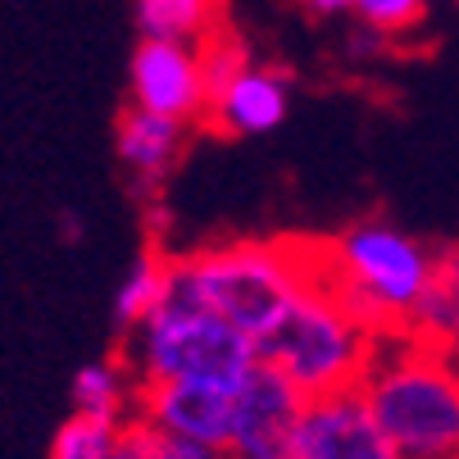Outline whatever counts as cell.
<instances>
[{"label":"cell","instance_id":"ba28073f","mask_svg":"<svg viewBox=\"0 0 459 459\" xmlns=\"http://www.w3.org/2000/svg\"><path fill=\"white\" fill-rule=\"evenodd\" d=\"M291 459H401L359 386L309 396Z\"/></svg>","mask_w":459,"mask_h":459},{"label":"cell","instance_id":"2e32d148","mask_svg":"<svg viewBox=\"0 0 459 459\" xmlns=\"http://www.w3.org/2000/svg\"><path fill=\"white\" fill-rule=\"evenodd\" d=\"M114 459H228V450L191 441V437H178V432H169V428H160V423L137 414V419L123 423Z\"/></svg>","mask_w":459,"mask_h":459},{"label":"cell","instance_id":"e0dca14e","mask_svg":"<svg viewBox=\"0 0 459 459\" xmlns=\"http://www.w3.org/2000/svg\"><path fill=\"white\" fill-rule=\"evenodd\" d=\"M118 432H123V423L74 410L69 419L59 423V432H55L46 459H114V450H118Z\"/></svg>","mask_w":459,"mask_h":459},{"label":"cell","instance_id":"6da1fadb","mask_svg":"<svg viewBox=\"0 0 459 459\" xmlns=\"http://www.w3.org/2000/svg\"><path fill=\"white\" fill-rule=\"evenodd\" d=\"M359 391L401 459H459V359L419 333L377 337Z\"/></svg>","mask_w":459,"mask_h":459},{"label":"cell","instance_id":"7a4b0ae2","mask_svg":"<svg viewBox=\"0 0 459 459\" xmlns=\"http://www.w3.org/2000/svg\"><path fill=\"white\" fill-rule=\"evenodd\" d=\"M323 269V241H223L173 255V291L232 318L255 342Z\"/></svg>","mask_w":459,"mask_h":459},{"label":"cell","instance_id":"5b68a950","mask_svg":"<svg viewBox=\"0 0 459 459\" xmlns=\"http://www.w3.org/2000/svg\"><path fill=\"white\" fill-rule=\"evenodd\" d=\"M127 359H133L142 386L146 382H178V377H201L219 386H241L250 368L259 364V342L232 318H223L210 305H195L191 296L173 291L164 305L127 333Z\"/></svg>","mask_w":459,"mask_h":459},{"label":"cell","instance_id":"4fadbf2b","mask_svg":"<svg viewBox=\"0 0 459 459\" xmlns=\"http://www.w3.org/2000/svg\"><path fill=\"white\" fill-rule=\"evenodd\" d=\"M169 282H173V255H164L155 241L127 264L118 291H114V327L127 337L164 305L169 296Z\"/></svg>","mask_w":459,"mask_h":459},{"label":"cell","instance_id":"ffe728a7","mask_svg":"<svg viewBox=\"0 0 459 459\" xmlns=\"http://www.w3.org/2000/svg\"><path fill=\"white\" fill-rule=\"evenodd\" d=\"M300 5H305L314 19H337V14H351V0H300Z\"/></svg>","mask_w":459,"mask_h":459},{"label":"cell","instance_id":"5bb4252c","mask_svg":"<svg viewBox=\"0 0 459 459\" xmlns=\"http://www.w3.org/2000/svg\"><path fill=\"white\" fill-rule=\"evenodd\" d=\"M405 333H419V337H428V342H441V346H450V355L459 359V246L441 250L437 278H432V287L423 291V300H419V309H414V318H410Z\"/></svg>","mask_w":459,"mask_h":459},{"label":"cell","instance_id":"9c48e42d","mask_svg":"<svg viewBox=\"0 0 459 459\" xmlns=\"http://www.w3.org/2000/svg\"><path fill=\"white\" fill-rule=\"evenodd\" d=\"M232 410H237V391L219 386V382H201V377H178V382H146L142 386V405L137 414L191 437V441H205L228 450L232 437Z\"/></svg>","mask_w":459,"mask_h":459},{"label":"cell","instance_id":"ac0fdd59","mask_svg":"<svg viewBox=\"0 0 459 459\" xmlns=\"http://www.w3.org/2000/svg\"><path fill=\"white\" fill-rule=\"evenodd\" d=\"M432 0H351L355 23L382 32V37H405L423 23Z\"/></svg>","mask_w":459,"mask_h":459},{"label":"cell","instance_id":"30bf717a","mask_svg":"<svg viewBox=\"0 0 459 459\" xmlns=\"http://www.w3.org/2000/svg\"><path fill=\"white\" fill-rule=\"evenodd\" d=\"M186 137H191V123H182V118H169V114H155L142 105H127L118 114L114 151H118V164L127 173L133 195H142V205L160 201V186L173 173L178 155L186 151Z\"/></svg>","mask_w":459,"mask_h":459},{"label":"cell","instance_id":"9a60e30c","mask_svg":"<svg viewBox=\"0 0 459 459\" xmlns=\"http://www.w3.org/2000/svg\"><path fill=\"white\" fill-rule=\"evenodd\" d=\"M223 0H137L133 19L142 37H169V41H205L219 32Z\"/></svg>","mask_w":459,"mask_h":459},{"label":"cell","instance_id":"3957f363","mask_svg":"<svg viewBox=\"0 0 459 459\" xmlns=\"http://www.w3.org/2000/svg\"><path fill=\"white\" fill-rule=\"evenodd\" d=\"M441 250L401 232L396 223L364 219L323 241V273L351 305V314L377 337L405 333L423 291L437 278Z\"/></svg>","mask_w":459,"mask_h":459},{"label":"cell","instance_id":"44dd1931","mask_svg":"<svg viewBox=\"0 0 459 459\" xmlns=\"http://www.w3.org/2000/svg\"><path fill=\"white\" fill-rule=\"evenodd\" d=\"M64 241H78V219L64 214Z\"/></svg>","mask_w":459,"mask_h":459},{"label":"cell","instance_id":"d6986e66","mask_svg":"<svg viewBox=\"0 0 459 459\" xmlns=\"http://www.w3.org/2000/svg\"><path fill=\"white\" fill-rule=\"evenodd\" d=\"M201 64H205V82H210V100L246 69L250 64V55H246V46L232 37V32H210L205 41H201Z\"/></svg>","mask_w":459,"mask_h":459},{"label":"cell","instance_id":"8fae6325","mask_svg":"<svg viewBox=\"0 0 459 459\" xmlns=\"http://www.w3.org/2000/svg\"><path fill=\"white\" fill-rule=\"evenodd\" d=\"M287 114H291V78L273 64H246L210 100L205 123L228 137H264L287 123Z\"/></svg>","mask_w":459,"mask_h":459},{"label":"cell","instance_id":"7c38bea8","mask_svg":"<svg viewBox=\"0 0 459 459\" xmlns=\"http://www.w3.org/2000/svg\"><path fill=\"white\" fill-rule=\"evenodd\" d=\"M137 405H142V377H137V368H133L127 355H109V359H96V364L78 368L74 410L127 423V419H137Z\"/></svg>","mask_w":459,"mask_h":459},{"label":"cell","instance_id":"8992f818","mask_svg":"<svg viewBox=\"0 0 459 459\" xmlns=\"http://www.w3.org/2000/svg\"><path fill=\"white\" fill-rule=\"evenodd\" d=\"M309 396L273 364L259 359L237 386L228 459H291Z\"/></svg>","mask_w":459,"mask_h":459},{"label":"cell","instance_id":"7402d4cb","mask_svg":"<svg viewBox=\"0 0 459 459\" xmlns=\"http://www.w3.org/2000/svg\"><path fill=\"white\" fill-rule=\"evenodd\" d=\"M455 5H459V0H455Z\"/></svg>","mask_w":459,"mask_h":459},{"label":"cell","instance_id":"52a82bcc","mask_svg":"<svg viewBox=\"0 0 459 459\" xmlns=\"http://www.w3.org/2000/svg\"><path fill=\"white\" fill-rule=\"evenodd\" d=\"M127 105H142L182 123H205L210 82L201 64V41L142 37L127 59Z\"/></svg>","mask_w":459,"mask_h":459},{"label":"cell","instance_id":"277c9868","mask_svg":"<svg viewBox=\"0 0 459 459\" xmlns=\"http://www.w3.org/2000/svg\"><path fill=\"white\" fill-rule=\"evenodd\" d=\"M373 351H377V333H368L351 314V305L337 296L323 269L296 291L282 318L259 337V359L282 368L305 396L359 386Z\"/></svg>","mask_w":459,"mask_h":459}]
</instances>
